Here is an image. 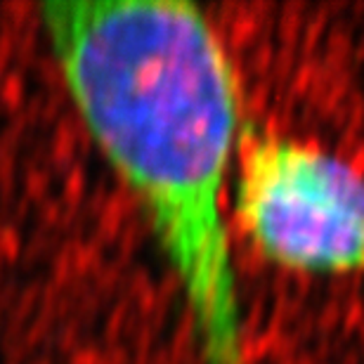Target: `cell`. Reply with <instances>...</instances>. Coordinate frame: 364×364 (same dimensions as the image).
Listing matches in <instances>:
<instances>
[{
  "label": "cell",
  "instance_id": "6da1fadb",
  "mask_svg": "<svg viewBox=\"0 0 364 364\" xmlns=\"http://www.w3.org/2000/svg\"><path fill=\"white\" fill-rule=\"evenodd\" d=\"M78 116L137 196L178 274L203 364H246L228 230L239 90L199 7L161 0L43 5Z\"/></svg>",
  "mask_w": 364,
  "mask_h": 364
},
{
  "label": "cell",
  "instance_id": "7a4b0ae2",
  "mask_svg": "<svg viewBox=\"0 0 364 364\" xmlns=\"http://www.w3.org/2000/svg\"><path fill=\"white\" fill-rule=\"evenodd\" d=\"M235 210L274 265L364 274V176L341 156L282 135H253L235 164Z\"/></svg>",
  "mask_w": 364,
  "mask_h": 364
}]
</instances>
